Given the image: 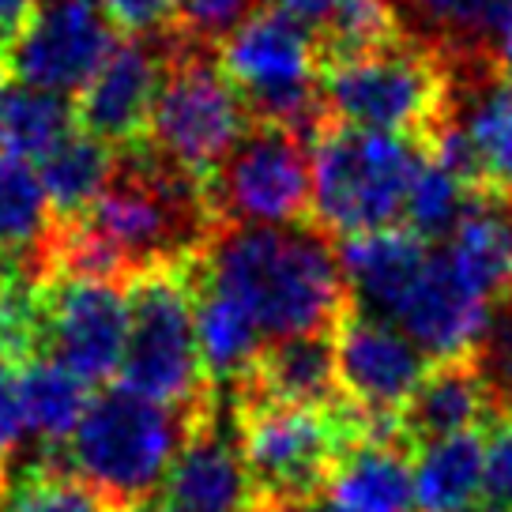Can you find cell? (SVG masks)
<instances>
[{
    "label": "cell",
    "mask_w": 512,
    "mask_h": 512,
    "mask_svg": "<svg viewBox=\"0 0 512 512\" xmlns=\"http://www.w3.org/2000/svg\"><path fill=\"white\" fill-rule=\"evenodd\" d=\"M486 418H494V407L479 369L471 366V358H445L426 369V377L396 415V426L407 445L422 448L456 433H479Z\"/></svg>",
    "instance_id": "20"
},
{
    "label": "cell",
    "mask_w": 512,
    "mask_h": 512,
    "mask_svg": "<svg viewBox=\"0 0 512 512\" xmlns=\"http://www.w3.org/2000/svg\"><path fill=\"white\" fill-rule=\"evenodd\" d=\"M490 317V302L456 272L445 245H422L400 287L373 320L392 324L430 362L467 358Z\"/></svg>",
    "instance_id": "11"
},
{
    "label": "cell",
    "mask_w": 512,
    "mask_h": 512,
    "mask_svg": "<svg viewBox=\"0 0 512 512\" xmlns=\"http://www.w3.org/2000/svg\"><path fill=\"white\" fill-rule=\"evenodd\" d=\"M336 4L339 0H275V8L294 19V23H302L309 34H317L324 27V19L332 16Z\"/></svg>",
    "instance_id": "34"
},
{
    "label": "cell",
    "mask_w": 512,
    "mask_h": 512,
    "mask_svg": "<svg viewBox=\"0 0 512 512\" xmlns=\"http://www.w3.org/2000/svg\"><path fill=\"white\" fill-rule=\"evenodd\" d=\"M497 72H501L505 80H512V27L505 31L501 46H497Z\"/></svg>",
    "instance_id": "37"
},
{
    "label": "cell",
    "mask_w": 512,
    "mask_h": 512,
    "mask_svg": "<svg viewBox=\"0 0 512 512\" xmlns=\"http://www.w3.org/2000/svg\"><path fill=\"white\" fill-rule=\"evenodd\" d=\"M113 42L117 34L98 0H34L4 57L12 80L72 98L102 68Z\"/></svg>",
    "instance_id": "12"
},
{
    "label": "cell",
    "mask_w": 512,
    "mask_h": 512,
    "mask_svg": "<svg viewBox=\"0 0 512 512\" xmlns=\"http://www.w3.org/2000/svg\"><path fill=\"white\" fill-rule=\"evenodd\" d=\"M418 512H467L482 486V437L456 433L422 445L411 464Z\"/></svg>",
    "instance_id": "25"
},
{
    "label": "cell",
    "mask_w": 512,
    "mask_h": 512,
    "mask_svg": "<svg viewBox=\"0 0 512 512\" xmlns=\"http://www.w3.org/2000/svg\"><path fill=\"white\" fill-rule=\"evenodd\" d=\"M343 400L369 418H396L426 377L430 358L392 324L351 309L332 332Z\"/></svg>",
    "instance_id": "16"
},
{
    "label": "cell",
    "mask_w": 512,
    "mask_h": 512,
    "mask_svg": "<svg viewBox=\"0 0 512 512\" xmlns=\"http://www.w3.org/2000/svg\"><path fill=\"white\" fill-rule=\"evenodd\" d=\"M320 497L336 512H415L411 445L403 437L354 445Z\"/></svg>",
    "instance_id": "22"
},
{
    "label": "cell",
    "mask_w": 512,
    "mask_h": 512,
    "mask_svg": "<svg viewBox=\"0 0 512 512\" xmlns=\"http://www.w3.org/2000/svg\"><path fill=\"white\" fill-rule=\"evenodd\" d=\"M125 388L170 407L208 403L211 384L196 351V313L185 268L151 272L128 287V336L121 354Z\"/></svg>",
    "instance_id": "9"
},
{
    "label": "cell",
    "mask_w": 512,
    "mask_h": 512,
    "mask_svg": "<svg viewBox=\"0 0 512 512\" xmlns=\"http://www.w3.org/2000/svg\"><path fill=\"white\" fill-rule=\"evenodd\" d=\"M467 358L479 369L494 415H512V290L490 305L486 328Z\"/></svg>",
    "instance_id": "30"
},
{
    "label": "cell",
    "mask_w": 512,
    "mask_h": 512,
    "mask_svg": "<svg viewBox=\"0 0 512 512\" xmlns=\"http://www.w3.org/2000/svg\"><path fill=\"white\" fill-rule=\"evenodd\" d=\"M98 8L125 34H162L177 23V0H98Z\"/></svg>",
    "instance_id": "33"
},
{
    "label": "cell",
    "mask_w": 512,
    "mask_h": 512,
    "mask_svg": "<svg viewBox=\"0 0 512 512\" xmlns=\"http://www.w3.org/2000/svg\"><path fill=\"white\" fill-rule=\"evenodd\" d=\"M0 512H117L102 497L53 464H34L8 479L0 494Z\"/></svg>",
    "instance_id": "29"
},
{
    "label": "cell",
    "mask_w": 512,
    "mask_h": 512,
    "mask_svg": "<svg viewBox=\"0 0 512 512\" xmlns=\"http://www.w3.org/2000/svg\"><path fill=\"white\" fill-rule=\"evenodd\" d=\"M23 396H27L34 445L42 452H53L76 430L83 407H87V384L46 358H31V362H23Z\"/></svg>",
    "instance_id": "27"
},
{
    "label": "cell",
    "mask_w": 512,
    "mask_h": 512,
    "mask_svg": "<svg viewBox=\"0 0 512 512\" xmlns=\"http://www.w3.org/2000/svg\"><path fill=\"white\" fill-rule=\"evenodd\" d=\"M509 219H512V200H509Z\"/></svg>",
    "instance_id": "41"
},
{
    "label": "cell",
    "mask_w": 512,
    "mask_h": 512,
    "mask_svg": "<svg viewBox=\"0 0 512 512\" xmlns=\"http://www.w3.org/2000/svg\"><path fill=\"white\" fill-rule=\"evenodd\" d=\"M192 313H196V351H200V369L208 384L223 388L241 377H249L260 351L268 347V339L260 336L249 313L234 305L230 298L215 290L192 287Z\"/></svg>",
    "instance_id": "24"
},
{
    "label": "cell",
    "mask_w": 512,
    "mask_h": 512,
    "mask_svg": "<svg viewBox=\"0 0 512 512\" xmlns=\"http://www.w3.org/2000/svg\"><path fill=\"white\" fill-rule=\"evenodd\" d=\"M441 113L464 128L482 189L512 200V80L497 72V64L445 72Z\"/></svg>",
    "instance_id": "18"
},
{
    "label": "cell",
    "mask_w": 512,
    "mask_h": 512,
    "mask_svg": "<svg viewBox=\"0 0 512 512\" xmlns=\"http://www.w3.org/2000/svg\"><path fill=\"white\" fill-rule=\"evenodd\" d=\"M166 509L174 512H256L253 475L238 445V418L223 388H211V400L192 418V430L162 479Z\"/></svg>",
    "instance_id": "14"
},
{
    "label": "cell",
    "mask_w": 512,
    "mask_h": 512,
    "mask_svg": "<svg viewBox=\"0 0 512 512\" xmlns=\"http://www.w3.org/2000/svg\"><path fill=\"white\" fill-rule=\"evenodd\" d=\"M479 512H512V415H494L490 437L482 445Z\"/></svg>",
    "instance_id": "32"
},
{
    "label": "cell",
    "mask_w": 512,
    "mask_h": 512,
    "mask_svg": "<svg viewBox=\"0 0 512 512\" xmlns=\"http://www.w3.org/2000/svg\"><path fill=\"white\" fill-rule=\"evenodd\" d=\"M128 336V294L91 279H53L42 290L38 358L83 384H106L121 369Z\"/></svg>",
    "instance_id": "13"
},
{
    "label": "cell",
    "mask_w": 512,
    "mask_h": 512,
    "mask_svg": "<svg viewBox=\"0 0 512 512\" xmlns=\"http://www.w3.org/2000/svg\"><path fill=\"white\" fill-rule=\"evenodd\" d=\"M215 226L302 223L313 204L309 140L275 125H249L204 181Z\"/></svg>",
    "instance_id": "10"
},
{
    "label": "cell",
    "mask_w": 512,
    "mask_h": 512,
    "mask_svg": "<svg viewBox=\"0 0 512 512\" xmlns=\"http://www.w3.org/2000/svg\"><path fill=\"white\" fill-rule=\"evenodd\" d=\"M256 12L260 0H177V31L215 49Z\"/></svg>",
    "instance_id": "31"
},
{
    "label": "cell",
    "mask_w": 512,
    "mask_h": 512,
    "mask_svg": "<svg viewBox=\"0 0 512 512\" xmlns=\"http://www.w3.org/2000/svg\"><path fill=\"white\" fill-rule=\"evenodd\" d=\"M200 407H170L125 384H106L87 400L72 437L49 452V464L87 482L110 509H136L162 490Z\"/></svg>",
    "instance_id": "3"
},
{
    "label": "cell",
    "mask_w": 512,
    "mask_h": 512,
    "mask_svg": "<svg viewBox=\"0 0 512 512\" xmlns=\"http://www.w3.org/2000/svg\"><path fill=\"white\" fill-rule=\"evenodd\" d=\"M113 155H117L113 147L87 136L76 125V132L42 159L38 177H42V189H46L57 223L80 219L83 211L95 204V196L102 192V185H106V177L113 170Z\"/></svg>",
    "instance_id": "26"
},
{
    "label": "cell",
    "mask_w": 512,
    "mask_h": 512,
    "mask_svg": "<svg viewBox=\"0 0 512 512\" xmlns=\"http://www.w3.org/2000/svg\"><path fill=\"white\" fill-rule=\"evenodd\" d=\"M219 64L253 125L317 140L328 128L320 102L317 38L279 8H260L219 46Z\"/></svg>",
    "instance_id": "7"
},
{
    "label": "cell",
    "mask_w": 512,
    "mask_h": 512,
    "mask_svg": "<svg viewBox=\"0 0 512 512\" xmlns=\"http://www.w3.org/2000/svg\"><path fill=\"white\" fill-rule=\"evenodd\" d=\"M441 245L456 272L490 305L512 290V219L505 196L475 192L460 226Z\"/></svg>",
    "instance_id": "23"
},
{
    "label": "cell",
    "mask_w": 512,
    "mask_h": 512,
    "mask_svg": "<svg viewBox=\"0 0 512 512\" xmlns=\"http://www.w3.org/2000/svg\"><path fill=\"white\" fill-rule=\"evenodd\" d=\"M320 102L328 125L392 132L426 144L445 106V72L422 49L396 38L358 57L320 64Z\"/></svg>",
    "instance_id": "8"
},
{
    "label": "cell",
    "mask_w": 512,
    "mask_h": 512,
    "mask_svg": "<svg viewBox=\"0 0 512 512\" xmlns=\"http://www.w3.org/2000/svg\"><path fill=\"white\" fill-rule=\"evenodd\" d=\"M170 31L128 34V38L113 42L110 57L102 61V68L80 91L76 125L87 136L102 140L113 151L144 140L147 125H151V110H155V98H159L162 76H166Z\"/></svg>",
    "instance_id": "15"
},
{
    "label": "cell",
    "mask_w": 512,
    "mask_h": 512,
    "mask_svg": "<svg viewBox=\"0 0 512 512\" xmlns=\"http://www.w3.org/2000/svg\"><path fill=\"white\" fill-rule=\"evenodd\" d=\"M185 279L241 305L268 343L332 336L351 313L339 249L313 223L215 226Z\"/></svg>",
    "instance_id": "1"
},
{
    "label": "cell",
    "mask_w": 512,
    "mask_h": 512,
    "mask_svg": "<svg viewBox=\"0 0 512 512\" xmlns=\"http://www.w3.org/2000/svg\"><path fill=\"white\" fill-rule=\"evenodd\" d=\"M313 144V226L339 241L403 230L426 147L407 136L347 125H328Z\"/></svg>",
    "instance_id": "4"
},
{
    "label": "cell",
    "mask_w": 512,
    "mask_h": 512,
    "mask_svg": "<svg viewBox=\"0 0 512 512\" xmlns=\"http://www.w3.org/2000/svg\"><path fill=\"white\" fill-rule=\"evenodd\" d=\"M4 486H8V475H4V471H0V494H4Z\"/></svg>",
    "instance_id": "40"
},
{
    "label": "cell",
    "mask_w": 512,
    "mask_h": 512,
    "mask_svg": "<svg viewBox=\"0 0 512 512\" xmlns=\"http://www.w3.org/2000/svg\"><path fill=\"white\" fill-rule=\"evenodd\" d=\"M128 512H174V509H166L162 501H144V505H136V509H128Z\"/></svg>",
    "instance_id": "39"
},
{
    "label": "cell",
    "mask_w": 512,
    "mask_h": 512,
    "mask_svg": "<svg viewBox=\"0 0 512 512\" xmlns=\"http://www.w3.org/2000/svg\"><path fill=\"white\" fill-rule=\"evenodd\" d=\"M475 192L460 185L456 177L448 174L445 166L426 155L422 170L415 174L411 196H407V211H403V234L426 241V245H441L448 241V234L460 226L467 204Z\"/></svg>",
    "instance_id": "28"
},
{
    "label": "cell",
    "mask_w": 512,
    "mask_h": 512,
    "mask_svg": "<svg viewBox=\"0 0 512 512\" xmlns=\"http://www.w3.org/2000/svg\"><path fill=\"white\" fill-rule=\"evenodd\" d=\"M249 125L253 121L219 64V49L192 42L174 27L144 144L189 177L208 181Z\"/></svg>",
    "instance_id": "6"
},
{
    "label": "cell",
    "mask_w": 512,
    "mask_h": 512,
    "mask_svg": "<svg viewBox=\"0 0 512 512\" xmlns=\"http://www.w3.org/2000/svg\"><path fill=\"white\" fill-rule=\"evenodd\" d=\"M215 388V384H211ZM230 396L260 403H287V407H339L343 388L336 373L332 336H294L268 343L249 377L223 384Z\"/></svg>",
    "instance_id": "19"
},
{
    "label": "cell",
    "mask_w": 512,
    "mask_h": 512,
    "mask_svg": "<svg viewBox=\"0 0 512 512\" xmlns=\"http://www.w3.org/2000/svg\"><path fill=\"white\" fill-rule=\"evenodd\" d=\"M80 223L106 249L121 287L151 272L189 268L215 230L204 181L177 170L144 140L113 155L110 177Z\"/></svg>",
    "instance_id": "2"
},
{
    "label": "cell",
    "mask_w": 512,
    "mask_h": 512,
    "mask_svg": "<svg viewBox=\"0 0 512 512\" xmlns=\"http://www.w3.org/2000/svg\"><path fill=\"white\" fill-rule=\"evenodd\" d=\"M57 215L31 162L0 155V253L12 260L19 283H53Z\"/></svg>",
    "instance_id": "21"
},
{
    "label": "cell",
    "mask_w": 512,
    "mask_h": 512,
    "mask_svg": "<svg viewBox=\"0 0 512 512\" xmlns=\"http://www.w3.org/2000/svg\"><path fill=\"white\" fill-rule=\"evenodd\" d=\"M396 38L422 49L441 72L497 64V46L512 27V0H381Z\"/></svg>",
    "instance_id": "17"
},
{
    "label": "cell",
    "mask_w": 512,
    "mask_h": 512,
    "mask_svg": "<svg viewBox=\"0 0 512 512\" xmlns=\"http://www.w3.org/2000/svg\"><path fill=\"white\" fill-rule=\"evenodd\" d=\"M256 512H336L324 497H313V501H260Z\"/></svg>",
    "instance_id": "36"
},
{
    "label": "cell",
    "mask_w": 512,
    "mask_h": 512,
    "mask_svg": "<svg viewBox=\"0 0 512 512\" xmlns=\"http://www.w3.org/2000/svg\"><path fill=\"white\" fill-rule=\"evenodd\" d=\"M226 400L238 418V445L260 501L320 497L343 456L369 437V415L347 400L324 411L238 400L230 392Z\"/></svg>",
    "instance_id": "5"
},
{
    "label": "cell",
    "mask_w": 512,
    "mask_h": 512,
    "mask_svg": "<svg viewBox=\"0 0 512 512\" xmlns=\"http://www.w3.org/2000/svg\"><path fill=\"white\" fill-rule=\"evenodd\" d=\"M12 283H16V268H12V260H8V256L0 253V298L8 294V287H12Z\"/></svg>",
    "instance_id": "38"
},
{
    "label": "cell",
    "mask_w": 512,
    "mask_h": 512,
    "mask_svg": "<svg viewBox=\"0 0 512 512\" xmlns=\"http://www.w3.org/2000/svg\"><path fill=\"white\" fill-rule=\"evenodd\" d=\"M34 0H0V57L8 53L12 38L19 34L23 19L31 16Z\"/></svg>",
    "instance_id": "35"
}]
</instances>
